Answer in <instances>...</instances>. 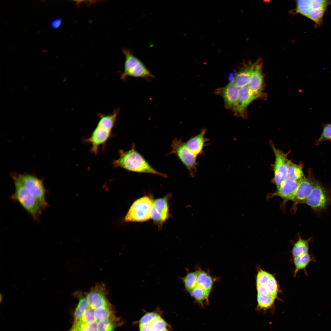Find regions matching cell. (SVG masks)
<instances>
[{
	"instance_id": "13",
	"label": "cell",
	"mask_w": 331,
	"mask_h": 331,
	"mask_svg": "<svg viewBox=\"0 0 331 331\" xmlns=\"http://www.w3.org/2000/svg\"><path fill=\"white\" fill-rule=\"evenodd\" d=\"M169 213L167 198L164 197L154 201L151 212V218L160 226L169 217Z\"/></svg>"
},
{
	"instance_id": "14",
	"label": "cell",
	"mask_w": 331,
	"mask_h": 331,
	"mask_svg": "<svg viewBox=\"0 0 331 331\" xmlns=\"http://www.w3.org/2000/svg\"><path fill=\"white\" fill-rule=\"evenodd\" d=\"M239 87L234 82L230 81L222 89L221 94L226 106L237 114Z\"/></svg>"
},
{
	"instance_id": "33",
	"label": "cell",
	"mask_w": 331,
	"mask_h": 331,
	"mask_svg": "<svg viewBox=\"0 0 331 331\" xmlns=\"http://www.w3.org/2000/svg\"><path fill=\"white\" fill-rule=\"evenodd\" d=\"M272 275L260 269L256 277V285H266Z\"/></svg>"
},
{
	"instance_id": "16",
	"label": "cell",
	"mask_w": 331,
	"mask_h": 331,
	"mask_svg": "<svg viewBox=\"0 0 331 331\" xmlns=\"http://www.w3.org/2000/svg\"><path fill=\"white\" fill-rule=\"evenodd\" d=\"M206 130L203 129L197 135L191 137L186 142V145L189 150L197 157L202 155L204 149L208 139L205 137Z\"/></svg>"
},
{
	"instance_id": "36",
	"label": "cell",
	"mask_w": 331,
	"mask_h": 331,
	"mask_svg": "<svg viewBox=\"0 0 331 331\" xmlns=\"http://www.w3.org/2000/svg\"><path fill=\"white\" fill-rule=\"evenodd\" d=\"M257 290L258 293L266 296H271L266 285H257Z\"/></svg>"
},
{
	"instance_id": "11",
	"label": "cell",
	"mask_w": 331,
	"mask_h": 331,
	"mask_svg": "<svg viewBox=\"0 0 331 331\" xmlns=\"http://www.w3.org/2000/svg\"><path fill=\"white\" fill-rule=\"evenodd\" d=\"M272 147L275 156L273 181L277 187L287 177V170L289 160L287 159L286 155L281 150L274 146Z\"/></svg>"
},
{
	"instance_id": "34",
	"label": "cell",
	"mask_w": 331,
	"mask_h": 331,
	"mask_svg": "<svg viewBox=\"0 0 331 331\" xmlns=\"http://www.w3.org/2000/svg\"><path fill=\"white\" fill-rule=\"evenodd\" d=\"M271 296L275 299L277 298L278 286L274 277L272 275L268 281L266 285Z\"/></svg>"
},
{
	"instance_id": "3",
	"label": "cell",
	"mask_w": 331,
	"mask_h": 331,
	"mask_svg": "<svg viewBox=\"0 0 331 331\" xmlns=\"http://www.w3.org/2000/svg\"><path fill=\"white\" fill-rule=\"evenodd\" d=\"M15 186L13 199L18 202L36 220L39 219L43 209L39 202L30 193L19 177L17 174L12 175Z\"/></svg>"
},
{
	"instance_id": "2",
	"label": "cell",
	"mask_w": 331,
	"mask_h": 331,
	"mask_svg": "<svg viewBox=\"0 0 331 331\" xmlns=\"http://www.w3.org/2000/svg\"><path fill=\"white\" fill-rule=\"evenodd\" d=\"M118 110L107 115H100V120L91 136L85 142L91 145V151L97 154L99 148L105 144L112 135V130L116 121Z\"/></svg>"
},
{
	"instance_id": "15",
	"label": "cell",
	"mask_w": 331,
	"mask_h": 331,
	"mask_svg": "<svg viewBox=\"0 0 331 331\" xmlns=\"http://www.w3.org/2000/svg\"><path fill=\"white\" fill-rule=\"evenodd\" d=\"M310 177H305L299 182L292 201L294 207L299 204H304L310 194L315 181Z\"/></svg>"
},
{
	"instance_id": "40",
	"label": "cell",
	"mask_w": 331,
	"mask_h": 331,
	"mask_svg": "<svg viewBox=\"0 0 331 331\" xmlns=\"http://www.w3.org/2000/svg\"></svg>"
},
{
	"instance_id": "24",
	"label": "cell",
	"mask_w": 331,
	"mask_h": 331,
	"mask_svg": "<svg viewBox=\"0 0 331 331\" xmlns=\"http://www.w3.org/2000/svg\"><path fill=\"white\" fill-rule=\"evenodd\" d=\"M123 323V321L118 317L97 322L98 331H115V329Z\"/></svg>"
},
{
	"instance_id": "8",
	"label": "cell",
	"mask_w": 331,
	"mask_h": 331,
	"mask_svg": "<svg viewBox=\"0 0 331 331\" xmlns=\"http://www.w3.org/2000/svg\"><path fill=\"white\" fill-rule=\"evenodd\" d=\"M331 197L329 192L318 181H315L312 189L304 204L314 211L321 212L330 204Z\"/></svg>"
},
{
	"instance_id": "26",
	"label": "cell",
	"mask_w": 331,
	"mask_h": 331,
	"mask_svg": "<svg viewBox=\"0 0 331 331\" xmlns=\"http://www.w3.org/2000/svg\"><path fill=\"white\" fill-rule=\"evenodd\" d=\"M257 305L256 310L257 311H266L273 306L275 299L271 296H264L257 293Z\"/></svg>"
},
{
	"instance_id": "39",
	"label": "cell",
	"mask_w": 331,
	"mask_h": 331,
	"mask_svg": "<svg viewBox=\"0 0 331 331\" xmlns=\"http://www.w3.org/2000/svg\"><path fill=\"white\" fill-rule=\"evenodd\" d=\"M168 328V327L165 328L159 331H170L169 330V329Z\"/></svg>"
},
{
	"instance_id": "12",
	"label": "cell",
	"mask_w": 331,
	"mask_h": 331,
	"mask_svg": "<svg viewBox=\"0 0 331 331\" xmlns=\"http://www.w3.org/2000/svg\"><path fill=\"white\" fill-rule=\"evenodd\" d=\"M299 182L287 177L277 187V189L274 192L268 196V198L277 196L281 198L284 203L289 200L291 201Z\"/></svg>"
},
{
	"instance_id": "28",
	"label": "cell",
	"mask_w": 331,
	"mask_h": 331,
	"mask_svg": "<svg viewBox=\"0 0 331 331\" xmlns=\"http://www.w3.org/2000/svg\"><path fill=\"white\" fill-rule=\"evenodd\" d=\"M77 294L79 301L74 312V322H76L80 319L85 311L88 306L86 296H84L80 293Z\"/></svg>"
},
{
	"instance_id": "32",
	"label": "cell",
	"mask_w": 331,
	"mask_h": 331,
	"mask_svg": "<svg viewBox=\"0 0 331 331\" xmlns=\"http://www.w3.org/2000/svg\"><path fill=\"white\" fill-rule=\"evenodd\" d=\"M149 325L152 331H159L169 327V325L161 317L154 320Z\"/></svg>"
},
{
	"instance_id": "38",
	"label": "cell",
	"mask_w": 331,
	"mask_h": 331,
	"mask_svg": "<svg viewBox=\"0 0 331 331\" xmlns=\"http://www.w3.org/2000/svg\"><path fill=\"white\" fill-rule=\"evenodd\" d=\"M139 331H152L149 325H139Z\"/></svg>"
},
{
	"instance_id": "37",
	"label": "cell",
	"mask_w": 331,
	"mask_h": 331,
	"mask_svg": "<svg viewBox=\"0 0 331 331\" xmlns=\"http://www.w3.org/2000/svg\"><path fill=\"white\" fill-rule=\"evenodd\" d=\"M62 23V19L61 18H59L55 19L51 22V27L53 29H58L61 26Z\"/></svg>"
},
{
	"instance_id": "29",
	"label": "cell",
	"mask_w": 331,
	"mask_h": 331,
	"mask_svg": "<svg viewBox=\"0 0 331 331\" xmlns=\"http://www.w3.org/2000/svg\"><path fill=\"white\" fill-rule=\"evenodd\" d=\"M198 271L188 273L182 280L186 290L191 293L197 285Z\"/></svg>"
},
{
	"instance_id": "7",
	"label": "cell",
	"mask_w": 331,
	"mask_h": 331,
	"mask_svg": "<svg viewBox=\"0 0 331 331\" xmlns=\"http://www.w3.org/2000/svg\"><path fill=\"white\" fill-rule=\"evenodd\" d=\"M154 201L147 196L143 197L132 204L125 218L127 222H141L151 218Z\"/></svg>"
},
{
	"instance_id": "17",
	"label": "cell",
	"mask_w": 331,
	"mask_h": 331,
	"mask_svg": "<svg viewBox=\"0 0 331 331\" xmlns=\"http://www.w3.org/2000/svg\"><path fill=\"white\" fill-rule=\"evenodd\" d=\"M263 85L261 66L257 63L248 84L250 90L256 98L261 95Z\"/></svg>"
},
{
	"instance_id": "22",
	"label": "cell",
	"mask_w": 331,
	"mask_h": 331,
	"mask_svg": "<svg viewBox=\"0 0 331 331\" xmlns=\"http://www.w3.org/2000/svg\"><path fill=\"white\" fill-rule=\"evenodd\" d=\"M197 279V285L210 293L215 280L207 272L198 270Z\"/></svg>"
},
{
	"instance_id": "9",
	"label": "cell",
	"mask_w": 331,
	"mask_h": 331,
	"mask_svg": "<svg viewBox=\"0 0 331 331\" xmlns=\"http://www.w3.org/2000/svg\"><path fill=\"white\" fill-rule=\"evenodd\" d=\"M23 184L30 193L44 208L48 206L45 200L46 190L42 181L29 174H17Z\"/></svg>"
},
{
	"instance_id": "21",
	"label": "cell",
	"mask_w": 331,
	"mask_h": 331,
	"mask_svg": "<svg viewBox=\"0 0 331 331\" xmlns=\"http://www.w3.org/2000/svg\"><path fill=\"white\" fill-rule=\"evenodd\" d=\"M94 314L95 320L97 322L117 317L115 315V310L112 305L95 309Z\"/></svg>"
},
{
	"instance_id": "20",
	"label": "cell",
	"mask_w": 331,
	"mask_h": 331,
	"mask_svg": "<svg viewBox=\"0 0 331 331\" xmlns=\"http://www.w3.org/2000/svg\"><path fill=\"white\" fill-rule=\"evenodd\" d=\"M293 258V261L295 267L294 276H295L298 272L300 270H303L305 274L307 275L306 268L311 262L315 261L314 255L307 253Z\"/></svg>"
},
{
	"instance_id": "1",
	"label": "cell",
	"mask_w": 331,
	"mask_h": 331,
	"mask_svg": "<svg viewBox=\"0 0 331 331\" xmlns=\"http://www.w3.org/2000/svg\"><path fill=\"white\" fill-rule=\"evenodd\" d=\"M118 152V158L114 160L112 163L114 167L122 168L130 172L167 177L166 174L157 171L149 164L136 150L135 144L130 150H120Z\"/></svg>"
},
{
	"instance_id": "25",
	"label": "cell",
	"mask_w": 331,
	"mask_h": 331,
	"mask_svg": "<svg viewBox=\"0 0 331 331\" xmlns=\"http://www.w3.org/2000/svg\"><path fill=\"white\" fill-rule=\"evenodd\" d=\"M310 240V238L303 239L299 235L298 239L295 243L292 250L293 257L309 253V243Z\"/></svg>"
},
{
	"instance_id": "27",
	"label": "cell",
	"mask_w": 331,
	"mask_h": 331,
	"mask_svg": "<svg viewBox=\"0 0 331 331\" xmlns=\"http://www.w3.org/2000/svg\"><path fill=\"white\" fill-rule=\"evenodd\" d=\"M302 166L289 161L287 170V177L299 182L304 177Z\"/></svg>"
},
{
	"instance_id": "10",
	"label": "cell",
	"mask_w": 331,
	"mask_h": 331,
	"mask_svg": "<svg viewBox=\"0 0 331 331\" xmlns=\"http://www.w3.org/2000/svg\"><path fill=\"white\" fill-rule=\"evenodd\" d=\"M107 291L103 283L96 285L86 296L88 306L93 310L112 305L107 297Z\"/></svg>"
},
{
	"instance_id": "5",
	"label": "cell",
	"mask_w": 331,
	"mask_h": 331,
	"mask_svg": "<svg viewBox=\"0 0 331 331\" xmlns=\"http://www.w3.org/2000/svg\"><path fill=\"white\" fill-rule=\"evenodd\" d=\"M175 154L181 161L191 177L195 176L198 165L197 157L189 150L181 138H175L173 140L170 151L168 154Z\"/></svg>"
},
{
	"instance_id": "31",
	"label": "cell",
	"mask_w": 331,
	"mask_h": 331,
	"mask_svg": "<svg viewBox=\"0 0 331 331\" xmlns=\"http://www.w3.org/2000/svg\"><path fill=\"white\" fill-rule=\"evenodd\" d=\"M326 140L331 141V124H327L323 125V131L319 139L315 142L318 145Z\"/></svg>"
},
{
	"instance_id": "23",
	"label": "cell",
	"mask_w": 331,
	"mask_h": 331,
	"mask_svg": "<svg viewBox=\"0 0 331 331\" xmlns=\"http://www.w3.org/2000/svg\"><path fill=\"white\" fill-rule=\"evenodd\" d=\"M190 293L201 306L204 307L208 304L210 293L200 286L196 285Z\"/></svg>"
},
{
	"instance_id": "6",
	"label": "cell",
	"mask_w": 331,
	"mask_h": 331,
	"mask_svg": "<svg viewBox=\"0 0 331 331\" xmlns=\"http://www.w3.org/2000/svg\"><path fill=\"white\" fill-rule=\"evenodd\" d=\"M296 12L314 22L321 25L328 3L325 0H298L297 1Z\"/></svg>"
},
{
	"instance_id": "19",
	"label": "cell",
	"mask_w": 331,
	"mask_h": 331,
	"mask_svg": "<svg viewBox=\"0 0 331 331\" xmlns=\"http://www.w3.org/2000/svg\"><path fill=\"white\" fill-rule=\"evenodd\" d=\"M256 99L248 85L239 88L237 114L243 116L248 106Z\"/></svg>"
},
{
	"instance_id": "30",
	"label": "cell",
	"mask_w": 331,
	"mask_h": 331,
	"mask_svg": "<svg viewBox=\"0 0 331 331\" xmlns=\"http://www.w3.org/2000/svg\"><path fill=\"white\" fill-rule=\"evenodd\" d=\"M160 317L161 314L157 311L147 312L139 321V325H149L153 321Z\"/></svg>"
},
{
	"instance_id": "35",
	"label": "cell",
	"mask_w": 331,
	"mask_h": 331,
	"mask_svg": "<svg viewBox=\"0 0 331 331\" xmlns=\"http://www.w3.org/2000/svg\"><path fill=\"white\" fill-rule=\"evenodd\" d=\"M95 320L94 310L88 306L79 321L82 323H90Z\"/></svg>"
},
{
	"instance_id": "18",
	"label": "cell",
	"mask_w": 331,
	"mask_h": 331,
	"mask_svg": "<svg viewBox=\"0 0 331 331\" xmlns=\"http://www.w3.org/2000/svg\"><path fill=\"white\" fill-rule=\"evenodd\" d=\"M257 62L246 66L236 73L230 76V81L235 83L239 88L248 84Z\"/></svg>"
},
{
	"instance_id": "4",
	"label": "cell",
	"mask_w": 331,
	"mask_h": 331,
	"mask_svg": "<svg viewBox=\"0 0 331 331\" xmlns=\"http://www.w3.org/2000/svg\"><path fill=\"white\" fill-rule=\"evenodd\" d=\"M125 56L123 72L120 78L125 80L127 77L140 78L148 80L154 78L152 74L141 60L134 55L132 51L126 48L122 49Z\"/></svg>"
}]
</instances>
